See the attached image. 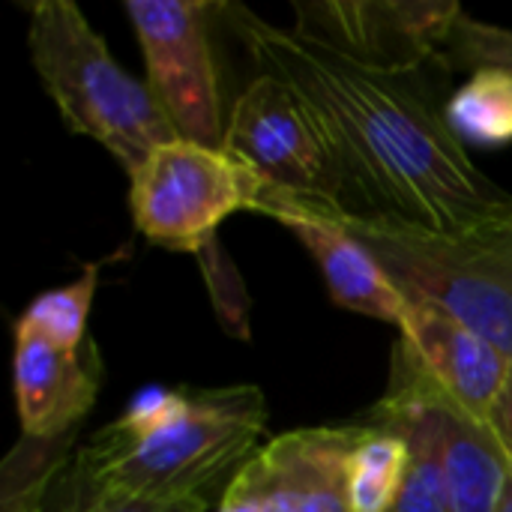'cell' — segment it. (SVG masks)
I'll use <instances>...</instances> for the list:
<instances>
[{
	"mask_svg": "<svg viewBox=\"0 0 512 512\" xmlns=\"http://www.w3.org/2000/svg\"><path fill=\"white\" fill-rule=\"evenodd\" d=\"M258 72L312 111L339 165L351 213L462 231L512 219V192L480 171L411 75H387L318 48L240 3H222Z\"/></svg>",
	"mask_w": 512,
	"mask_h": 512,
	"instance_id": "cell-1",
	"label": "cell"
},
{
	"mask_svg": "<svg viewBox=\"0 0 512 512\" xmlns=\"http://www.w3.org/2000/svg\"><path fill=\"white\" fill-rule=\"evenodd\" d=\"M33 69L69 132L102 144L132 174L177 138L147 81L129 75L72 0L27 6Z\"/></svg>",
	"mask_w": 512,
	"mask_h": 512,
	"instance_id": "cell-2",
	"label": "cell"
},
{
	"mask_svg": "<svg viewBox=\"0 0 512 512\" xmlns=\"http://www.w3.org/2000/svg\"><path fill=\"white\" fill-rule=\"evenodd\" d=\"M264 426L267 399L258 387L192 390L189 411L156 435L120 438L102 429L81 453L78 477L87 495H210L255 453Z\"/></svg>",
	"mask_w": 512,
	"mask_h": 512,
	"instance_id": "cell-3",
	"label": "cell"
},
{
	"mask_svg": "<svg viewBox=\"0 0 512 512\" xmlns=\"http://www.w3.org/2000/svg\"><path fill=\"white\" fill-rule=\"evenodd\" d=\"M333 216L405 297L438 306L512 354V219L441 231L345 207H333Z\"/></svg>",
	"mask_w": 512,
	"mask_h": 512,
	"instance_id": "cell-4",
	"label": "cell"
},
{
	"mask_svg": "<svg viewBox=\"0 0 512 512\" xmlns=\"http://www.w3.org/2000/svg\"><path fill=\"white\" fill-rule=\"evenodd\" d=\"M270 186L225 147L174 138L129 174L135 228L156 246L204 255L222 222L240 210L258 213Z\"/></svg>",
	"mask_w": 512,
	"mask_h": 512,
	"instance_id": "cell-5",
	"label": "cell"
},
{
	"mask_svg": "<svg viewBox=\"0 0 512 512\" xmlns=\"http://www.w3.org/2000/svg\"><path fill=\"white\" fill-rule=\"evenodd\" d=\"M129 24L144 57V81L177 138L222 147L225 123L219 72L210 45V0H126Z\"/></svg>",
	"mask_w": 512,
	"mask_h": 512,
	"instance_id": "cell-6",
	"label": "cell"
},
{
	"mask_svg": "<svg viewBox=\"0 0 512 512\" xmlns=\"http://www.w3.org/2000/svg\"><path fill=\"white\" fill-rule=\"evenodd\" d=\"M270 189L348 210L345 180L303 99L276 75L261 72L234 99L225 144Z\"/></svg>",
	"mask_w": 512,
	"mask_h": 512,
	"instance_id": "cell-7",
	"label": "cell"
},
{
	"mask_svg": "<svg viewBox=\"0 0 512 512\" xmlns=\"http://www.w3.org/2000/svg\"><path fill=\"white\" fill-rule=\"evenodd\" d=\"M465 15L456 0H294V33L387 75H414L444 54Z\"/></svg>",
	"mask_w": 512,
	"mask_h": 512,
	"instance_id": "cell-8",
	"label": "cell"
},
{
	"mask_svg": "<svg viewBox=\"0 0 512 512\" xmlns=\"http://www.w3.org/2000/svg\"><path fill=\"white\" fill-rule=\"evenodd\" d=\"M363 426L294 429L261 450L228 480L216 512H351L348 462Z\"/></svg>",
	"mask_w": 512,
	"mask_h": 512,
	"instance_id": "cell-9",
	"label": "cell"
},
{
	"mask_svg": "<svg viewBox=\"0 0 512 512\" xmlns=\"http://www.w3.org/2000/svg\"><path fill=\"white\" fill-rule=\"evenodd\" d=\"M405 300L408 306L396 327L399 342L393 351L402 354L450 402L480 420H489L510 384L512 354L438 306L414 297Z\"/></svg>",
	"mask_w": 512,
	"mask_h": 512,
	"instance_id": "cell-10",
	"label": "cell"
},
{
	"mask_svg": "<svg viewBox=\"0 0 512 512\" xmlns=\"http://www.w3.org/2000/svg\"><path fill=\"white\" fill-rule=\"evenodd\" d=\"M333 207L339 204L303 201L270 189L258 213L276 219L300 240V246L315 258L336 306L399 327L408 306L405 294L378 258L333 216Z\"/></svg>",
	"mask_w": 512,
	"mask_h": 512,
	"instance_id": "cell-11",
	"label": "cell"
},
{
	"mask_svg": "<svg viewBox=\"0 0 512 512\" xmlns=\"http://www.w3.org/2000/svg\"><path fill=\"white\" fill-rule=\"evenodd\" d=\"M99 348L87 339L81 351H66L15 321L12 393L21 432L30 441H57L75 429L99 396Z\"/></svg>",
	"mask_w": 512,
	"mask_h": 512,
	"instance_id": "cell-12",
	"label": "cell"
},
{
	"mask_svg": "<svg viewBox=\"0 0 512 512\" xmlns=\"http://www.w3.org/2000/svg\"><path fill=\"white\" fill-rule=\"evenodd\" d=\"M363 423L402 435L411 453L402 492L390 512H453L432 414V384L402 354L393 351L390 387Z\"/></svg>",
	"mask_w": 512,
	"mask_h": 512,
	"instance_id": "cell-13",
	"label": "cell"
},
{
	"mask_svg": "<svg viewBox=\"0 0 512 512\" xmlns=\"http://www.w3.org/2000/svg\"><path fill=\"white\" fill-rule=\"evenodd\" d=\"M432 414L444 483L453 512H495L512 477V462L489 420H480L432 387Z\"/></svg>",
	"mask_w": 512,
	"mask_h": 512,
	"instance_id": "cell-14",
	"label": "cell"
},
{
	"mask_svg": "<svg viewBox=\"0 0 512 512\" xmlns=\"http://www.w3.org/2000/svg\"><path fill=\"white\" fill-rule=\"evenodd\" d=\"M447 126L468 147H504L512 141V75L477 69L444 105Z\"/></svg>",
	"mask_w": 512,
	"mask_h": 512,
	"instance_id": "cell-15",
	"label": "cell"
},
{
	"mask_svg": "<svg viewBox=\"0 0 512 512\" xmlns=\"http://www.w3.org/2000/svg\"><path fill=\"white\" fill-rule=\"evenodd\" d=\"M363 426V435L348 462V507L351 512H390L408 474V444L402 435Z\"/></svg>",
	"mask_w": 512,
	"mask_h": 512,
	"instance_id": "cell-16",
	"label": "cell"
},
{
	"mask_svg": "<svg viewBox=\"0 0 512 512\" xmlns=\"http://www.w3.org/2000/svg\"><path fill=\"white\" fill-rule=\"evenodd\" d=\"M96 285H99V267L87 264L75 282L42 291L18 321L36 330L39 336H45L48 342H54L57 348L81 351L87 345V318L93 309Z\"/></svg>",
	"mask_w": 512,
	"mask_h": 512,
	"instance_id": "cell-17",
	"label": "cell"
},
{
	"mask_svg": "<svg viewBox=\"0 0 512 512\" xmlns=\"http://www.w3.org/2000/svg\"><path fill=\"white\" fill-rule=\"evenodd\" d=\"M444 57L468 72L504 69L512 75V30L477 21L465 12L444 45Z\"/></svg>",
	"mask_w": 512,
	"mask_h": 512,
	"instance_id": "cell-18",
	"label": "cell"
},
{
	"mask_svg": "<svg viewBox=\"0 0 512 512\" xmlns=\"http://www.w3.org/2000/svg\"><path fill=\"white\" fill-rule=\"evenodd\" d=\"M192 405V390H168V387H144L126 405L123 417L108 429L120 438H147L171 423H177Z\"/></svg>",
	"mask_w": 512,
	"mask_h": 512,
	"instance_id": "cell-19",
	"label": "cell"
},
{
	"mask_svg": "<svg viewBox=\"0 0 512 512\" xmlns=\"http://www.w3.org/2000/svg\"><path fill=\"white\" fill-rule=\"evenodd\" d=\"M210 495H138V492H99L87 495L69 512H204Z\"/></svg>",
	"mask_w": 512,
	"mask_h": 512,
	"instance_id": "cell-20",
	"label": "cell"
},
{
	"mask_svg": "<svg viewBox=\"0 0 512 512\" xmlns=\"http://www.w3.org/2000/svg\"><path fill=\"white\" fill-rule=\"evenodd\" d=\"M489 423H492L495 435L501 438V444H504V450H507V456H510L512 462V375L504 396L498 399V405H495V411L489 417Z\"/></svg>",
	"mask_w": 512,
	"mask_h": 512,
	"instance_id": "cell-21",
	"label": "cell"
},
{
	"mask_svg": "<svg viewBox=\"0 0 512 512\" xmlns=\"http://www.w3.org/2000/svg\"><path fill=\"white\" fill-rule=\"evenodd\" d=\"M495 512H512V477L510 483H507V492H504V498H501V504H498V510Z\"/></svg>",
	"mask_w": 512,
	"mask_h": 512,
	"instance_id": "cell-22",
	"label": "cell"
}]
</instances>
